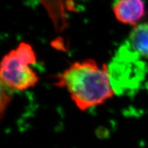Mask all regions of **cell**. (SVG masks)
<instances>
[{"mask_svg": "<svg viewBox=\"0 0 148 148\" xmlns=\"http://www.w3.org/2000/svg\"><path fill=\"white\" fill-rule=\"evenodd\" d=\"M55 85L65 88L79 110L103 104L113 97L108 66L86 59L73 62L56 77Z\"/></svg>", "mask_w": 148, "mask_h": 148, "instance_id": "cell-1", "label": "cell"}, {"mask_svg": "<svg viewBox=\"0 0 148 148\" xmlns=\"http://www.w3.org/2000/svg\"><path fill=\"white\" fill-rule=\"evenodd\" d=\"M36 56L32 46L22 42L5 54L1 60V84L8 89L23 91L34 87L38 76L31 68L36 63Z\"/></svg>", "mask_w": 148, "mask_h": 148, "instance_id": "cell-2", "label": "cell"}, {"mask_svg": "<svg viewBox=\"0 0 148 148\" xmlns=\"http://www.w3.org/2000/svg\"><path fill=\"white\" fill-rule=\"evenodd\" d=\"M112 10L119 22L135 25L145 15V5L143 0H116Z\"/></svg>", "mask_w": 148, "mask_h": 148, "instance_id": "cell-3", "label": "cell"}, {"mask_svg": "<svg viewBox=\"0 0 148 148\" xmlns=\"http://www.w3.org/2000/svg\"><path fill=\"white\" fill-rule=\"evenodd\" d=\"M124 43L140 58L148 61V22L135 25Z\"/></svg>", "mask_w": 148, "mask_h": 148, "instance_id": "cell-4", "label": "cell"}]
</instances>
